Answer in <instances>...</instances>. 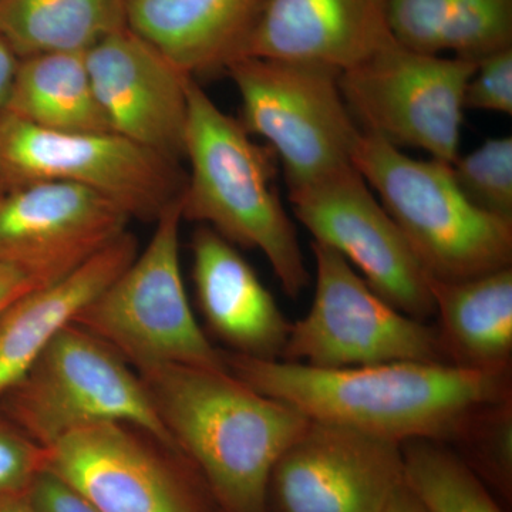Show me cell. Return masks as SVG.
Returning <instances> with one entry per match:
<instances>
[{"mask_svg": "<svg viewBox=\"0 0 512 512\" xmlns=\"http://www.w3.org/2000/svg\"><path fill=\"white\" fill-rule=\"evenodd\" d=\"M229 373L309 420L338 424L403 444L448 443L480 407L512 396L511 370L448 363L390 362L316 369L224 352Z\"/></svg>", "mask_w": 512, "mask_h": 512, "instance_id": "1", "label": "cell"}, {"mask_svg": "<svg viewBox=\"0 0 512 512\" xmlns=\"http://www.w3.org/2000/svg\"><path fill=\"white\" fill-rule=\"evenodd\" d=\"M137 373L218 511L266 512L272 470L308 417L229 370L164 365Z\"/></svg>", "mask_w": 512, "mask_h": 512, "instance_id": "2", "label": "cell"}, {"mask_svg": "<svg viewBox=\"0 0 512 512\" xmlns=\"http://www.w3.org/2000/svg\"><path fill=\"white\" fill-rule=\"evenodd\" d=\"M184 158L190 174L183 194V220L200 222L231 244L256 249L279 284L298 298L311 274L298 232L275 187L276 154L258 146L241 121L222 111L197 79L188 83Z\"/></svg>", "mask_w": 512, "mask_h": 512, "instance_id": "3", "label": "cell"}, {"mask_svg": "<svg viewBox=\"0 0 512 512\" xmlns=\"http://www.w3.org/2000/svg\"><path fill=\"white\" fill-rule=\"evenodd\" d=\"M353 165L431 278L464 281L512 265V221L471 204L451 164L416 160L362 131Z\"/></svg>", "mask_w": 512, "mask_h": 512, "instance_id": "4", "label": "cell"}, {"mask_svg": "<svg viewBox=\"0 0 512 512\" xmlns=\"http://www.w3.org/2000/svg\"><path fill=\"white\" fill-rule=\"evenodd\" d=\"M0 409L43 447L80 427L116 421L178 454L140 375L76 323L57 333L26 376L0 399Z\"/></svg>", "mask_w": 512, "mask_h": 512, "instance_id": "5", "label": "cell"}, {"mask_svg": "<svg viewBox=\"0 0 512 512\" xmlns=\"http://www.w3.org/2000/svg\"><path fill=\"white\" fill-rule=\"evenodd\" d=\"M180 198L157 218L136 259L73 323L103 340L134 369L183 365L228 370L224 352L198 325L180 264Z\"/></svg>", "mask_w": 512, "mask_h": 512, "instance_id": "6", "label": "cell"}, {"mask_svg": "<svg viewBox=\"0 0 512 512\" xmlns=\"http://www.w3.org/2000/svg\"><path fill=\"white\" fill-rule=\"evenodd\" d=\"M241 97V124L268 141L288 190L353 165L362 136L339 86V72L319 64L241 57L229 64Z\"/></svg>", "mask_w": 512, "mask_h": 512, "instance_id": "7", "label": "cell"}, {"mask_svg": "<svg viewBox=\"0 0 512 512\" xmlns=\"http://www.w3.org/2000/svg\"><path fill=\"white\" fill-rule=\"evenodd\" d=\"M39 181L82 185L106 195L131 220L157 221L183 194L178 163L111 131L46 130L0 114V187Z\"/></svg>", "mask_w": 512, "mask_h": 512, "instance_id": "8", "label": "cell"}, {"mask_svg": "<svg viewBox=\"0 0 512 512\" xmlns=\"http://www.w3.org/2000/svg\"><path fill=\"white\" fill-rule=\"evenodd\" d=\"M476 69L471 60L417 52L392 40L340 73L339 86L363 133L453 164Z\"/></svg>", "mask_w": 512, "mask_h": 512, "instance_id": "9", "label": "cell"}, {"mask_svg": "<svg viewBox=\"0 0 512 512\" xmlns=\"http://www.w3.org/2000/svg\"><path fill=\"white\" fill-rule=\"evenodd\" d=\"M312 252L316 269L312 305L303 318L292 322L279 360L316 369L448 363L434 326L380 298L332 248L313 241Z\"/></svg>", "mask_w": 512, "mask_h": 512, "instance_id": "10", "label": "cell"}, {"mask_svg": "<svg viewBox=\"0 0 512 512\" xmlns=\"http://www.w3.org/2000/svg\"><path fill=\"white\" fill-rule=\"evenodd\" d=\"M288 191L313 241L342 255L380 298L423 322L436 313L426 271L355 165Z\"/></svg>", "mask_w": 512, "mask_h": 512, "instance_id": "11", "label": "cell"}, {"mask_svg": "<svg viewBox=\"0 0 512 512\" xmlns=\"http://www.w3.org/2000/svg\"><path fill=\"white\" fill-rule=\"evenodd\" d=\"M151 446L128 424H90L46 447V470L101 512H220L200 477L178 454Z\"/></svg>", "mask_w": 512, "mask_h": 512, "instance_id": "12", "label": "cell"}, {"mask_svg": "<svg viewBox=\"0 0 512 512\" xmlns=\"http://www.w3.org/2000/svg\"><path fill=\"white\" fill-rule=\"evenodd\" d=\"M402 480V444L309 420L276 461L266 512H382Z\"/></svg>", "mask_w": 512, "mask_h": 512, "instance_id": "13", "label": "cell"}, {"mask_svg": "<svg viewBox=\"0 0 512 512\" xmlns=\"http://www.w3.org/2000/svg\"><path fill=\"white\" fill-rule=\"evenodd\" d=\"M131 221L82 185L39 181L0 192V256L49 286L109 247Z\"/></svg>", "mask_w": 512, "mask_h": 512, "instance_id": "14", "label": "cell"}, {"mask_svg": "<svg viewBox=\"0 0 512 512\" xmlns=\"http://www.w3.org/2000/svg\"><path fill=\"white\" fill-rule=\"evenodd\" d=\"M84 57L111 133L174 163L184 158L191 76L128 26Z\"/></svg>", "mask_w": 512, "mask_h": 512, "instance_id": "15", "label": "cell"}, {"mask_svg": "<svg viewBox=\"0 0 512 512\" xmlns=\"http://www.w3.org/2000/svg\"><path fill=\"white\" fill-rule=\"evenodd\" d=\"M392 40L387 0H268L242 57L342 73Z\"/></svg>", "mask_w": 512, "mask_h": 512, "instance_id": "16", "label": "cell"}, {"mask_svg": "<svg viewBox=\"0 0 512 512\" xmlns=\"http://www.w3.org/2000/svg\"><path fill=\"white\" fill-rule=\"evenodd\" d=\"M192 279L208 329L239 355L279 360L292 322L234 244L200 225L192 235Z\"/></svg>", "mask_w": 512, "mask_h": 512, "instance_id": "17", "label": "cell"}, {"mask_svg": "<svg viewBox=\"0 0 512 512\" xmlns=\"http://www.w3.org/2000/svg\"><path fill=\"white\" fill-rule=\"evenodd\" d=\"M268 0H128L127 26L188 76L244 56Z\"/></svg>", "mask_w": 512, "mask_h": 512, "instance_id": "18", "label": "cell"}, {"mask_svg": "<svg viewBox=\"0 0 512 512\" xmlns=\"http://www.w3.org/2000/svg\"><path fill=\"white\" fill-rule=\"evenodd\" d=\"M137 238L124 232L55 284L22 296L0 315V399L35 365L64 326L136 259Z\"/></svg>", "mask_w": 512, "mask_h": 512, "instance_id": "19", "label": "cell"}, {"mask_svg": "<svg viewBox=\"0 0 512 512\" xmlns=\"http://www.w3.org/2000/svg\"><path fill=\"white\" fill-rule=\"evenodd\" d=\"M450 365L504 372L512 362V268L464 281L427 275Z\"/></svg>", "mask_w": 512, "mask_h": 512, "instance_id": "20", "label": "cell"}, {"mask_svg": "<svg viewBox=\"0 0 512 512\" xmlns=\"http://www.w3.org/2000/svg\"><path fill=\"white\" fill-rule=\"evenodd\" d=\"M392 36L429 55L480 62L512 47V0H387Z\"/></svg>", "mask_w": 512, "mask_h": 512, "instance_id": "21", "label": "cell"}, {"mask_svg": "<svg viewBox=\"0 0 512 512\" xmlns=\"http://www.w3.org/2000/svg\"><path fill=\"white\" fill-rule=\"evenodd\" d=\"M6 113L53 131H110L84 53H43L19 60Z\"/></svg>", "mask_w": 512, "mask_h": 512, "instance_id": "22", "label": "cell"}, {"mask_svg": "<svg viewBox=\"0 0 512 512\" xmlns=\"http://www.w3.org/2000/svg\"><path fill=\"white\" fill-rule=\"evenodd\" d=\"M128 0H0V37L19 59L86 53L127 28Z\"/></svg>", "mask_w": 512, "mask_h": 512, "instance_id": "23", "label": "cell"}, {"mask_svg": "<svg viewBox=\"0 0 512 512\" xmlns=\"http://www.w3.org/2000/svg\"><path fill=\"white\" fill-rule=\"evenodd\" d=\"M402 456L404 483L426 512H507L447 443L406 441Z\"/></svg>", "mask_w": 512, "mask_h": 512, "instance_id": "24", "label": "cell"}, {"mask_svg": "<svg viewBox=\"0 0 512 512\" xmlns=\"http://www.w3.org/2000/svg\"><path fill=\"white\" fill-rule=\"evenodd\" d=\"M448 446L463 458L505 508L512 503V396L480 407Z\"/></svg>", "mask_w": 512, "mask_h": 512, "instance_id": "25", "label": "cell"}, {"mask_svg": "<svg viewBox=\"0 0 512 512\" xmlns=\"http://www.w3.org/2000/svg\"><path fill=\"white\" fill-rule=\"evenodd\" d=\"M457 187L471 204L512 221V137L488 138L451 164Z\"/></svg>", "mask_w": 512, "mask_h": 512, "instance_id": "26", "label": "cell"}, {"mask_svg": "<svg viewBox=\"0 0 512 512\" xmlns=\"http://www.w3.org/2000/svg\"><path fill=\"white\" fill-rule=\"evenodd\" d=\"M46 466V447L0 416V495L28 493Z\"/></svg>", "mask_w": 512, "mask_h": 512, "instance_id": "27", "label": "cell"}, {"mask_svg": "<svg viewBox=\"0 0 512 512\" xmlns=\"http://www.w3.org/2000/svg\"><path fill=\"white\" fill-rule=\"evenodd\" d=\"M466 109L512 114V47L484 57L467 84Z\"/></svg>", "mask_w": 512, "mask_h": 512, "instance_id": "28", "label": "cell"}, {"mask_svg": "<svg viewBox=\"0 0 512 512\" xmlns=\"http://www.w3.org/2000/svg\"><path fill=\"white\" fill-rule=\"evenodd\" d=\"M36 512H101L72 484L50 470H43L28 490Z\"/></svg>", "mask_w": 512, "mask_h": 512, "instance_id": "29", "label": "cell"}, {"mask_svg": "<svg viewBox=\"0 0 512 512\" xmlns=\"http://www.w3.org/2000/svg\"><path fill=\"white\" fill-rule=\"evenodd\" d=\"M45 288L22 266L0 256V315L12 303L36 289Z\"/></svg>", "mask_w": 512, "mask_h": 512, "instance_id": "30", "label": "cell"}, {"mask_svg": "<svg viewBox=\"0 0 512 512\" xmlns=\"http://www.w3.org/2000/svg\"><path fill=\"white\" fill-rule=\"evenodd\" d=\"M19 57L10 49L8 43L0 37V114L8 106L10 90L18 70Z\"/></svg>", "mask_w": 512, "mask_h": 512, "instance_id": "31", "label": "cell"}, {"mask_svg": "<svg viewBox=\"0 0 512 512\" xmlns=\"http://www.w3.org/2000/svg\"><path fill=\"white\" fill-rule=\"evenodd\" d=\"M382 512H426V510L402 480V483L394 488Z\"/></svg>", "mask_w": 512, "mask_h": 512, "instance_id": "32", "label": "cell"}, {"mask_svg": "<svg viewBox=\"0 0 512 512\" xmlns=\"http://www.w3.org/2000/svg\"><path fill=\"white\" fill-rule=\"evenodd\" d=\"M0 512H36L28 493L0 495Z\"/></svg>", "mask_w": 512, "mask_h": 512, "instance_id": "33", "label": "cell"}, {"mask_svg": "<svg viewBox=\"0 0 512 512\" xmlns=\"http://www.w3.org/2000/svg\"><path fill=\"white\" fill-rule=\"evenodd\" d=\"M0 192H2V187H0Z\"/></svg>", "mask_w": 512, "mask_h": 512, "instance_id": "34", "label": "cell"}]
</instances>
